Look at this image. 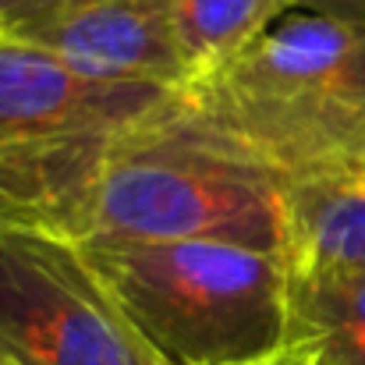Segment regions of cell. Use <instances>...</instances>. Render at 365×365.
Masks as SVG:
<instances>
[{
    "mask_svg": "<svg viewBox=\"0 0 365 365\" xmlns=\"http://www.w3.org/2000/svg\"><path fill=\"white\" fill-rule=\"evenodd\" d=\"M7 36L39 46L93 78L174 93L188 86V64L167 0H61L14 18Z\"/></svg>",
    "mask_w": 365,
    "mask_h": 365,
    "instance_id": "cell-6",
    "label": "cell"
},
{
    "mask_svg": "<svg viewBox=\"0 0 365 365\" xmlns=\"http://www.w3.org/2000/svg\"><path fill=\"white\" fill-rule=\"evenodd\" d=\"M238 365H312V359L302 351V348H280L266 359H252V362H238Z\"/></svg>",
    "mask_w": 365,
    "mask_h": 365,
    "instance_id": "cell-12",
    "label": "cell"
},
{
    "mask_svg": "<svg viewBox=\"0 0 365 365\" xmlns=\"http://www.w3.org/2000/svg\"><path fill=\"white\" fill-rule=\"evenodd\" d=\"M50 4H61V0H4V7H7V18L14 21V18H21V14H29V11H39V7H50ZM11 29V25H7Z\"/></svg>",
    "mask_w": 365,
    "mask_h": 365,
    "instance_id": "cell-13",
    "label": "cell"
},
{
    "mask_svg": "<svg viewBox=\"0 0 365 365\" xmlns=\"http://www.w3.org/2000/svg\"><path fill=\"white\" fill-rule=\"evenodd\" d=\"M178 100L174 89L93 78L68 61L0 36V153L57 156L100 149L153 121Z\"/></svg>",
    "mask_w": 365,
    "mask_h": 365,
    "instance_id": "cell-5",
    "label": "cell"
},
{
    "mask_svg": "<svg viewBox=\"0 0 365 365\" xmlns=\"http://www.w3.org/2000/svg\"><path fill=\"white\" fill-rule=\"evenodd\" d=\"M178 107L277 181L365 163V29L298 7Z\"/></svg>",
    "mask_w": 365,
    "mask_h": 365,
    "instance_id": "cell-1",
    "label": "cell"
},
{
    "mask_svg": "<svg viewBox=\"0 0 365 365\" xmlns=\"http://www.w3.org/2000/svg\"><path fill=\"white\" fill-rule=\"evenodd\" d=\"M7 25H11V18H7V7L0 0V36H7Z\"/></svg>",
    "mask_w": 365,
    "mask_h": 365,
    "instance_id": "cell-14",
    "label": "cell"
},
{
    "mask_svg": "<svg viewBox=\"0 0 365 365\" xmlns=\"http://www.w3.org/2000/svg\"><path fill=\"white\" fill-rule=\"evenodd\" d=\"M163 365H238L287 348L280 255L224 242H78Z\"/></svg>",
    "mask_w": 365,
    "mask_h": 365,
    "instance_id": "cell-3",
    "label": "cell"
},
{
    "mask_svg": "<svg viewBox=\"0 0 365 365\" xmlns=\"http://www.w3.org/2000/svg\"><path fill=\"white\" fill-rule=\"evenodd\" d=\"M287 348L312 365H365V269L291 277Z\"/></svg>",
    "mask_w": 365,
    "mask_h": 365,
    "instance_id": "cell-8",
    "label": "cell"
},
{
    "mask_svg": "<svg viewBox=\"0 0 365 365\" xmlns=\"http://www.w3.org/2000/svg\"><path fill=\"white\" fill-rule=\"evenodd\" d=\"M302 7L327 14V18H337L344 25L365 29V0H302Z\"/></svg>",
    "mask_w": 365,
    "mask_h": 365,
    "instance_id": "cell-11",
    "label": "cell"
},
{
    "mask_svg": "<svg viewBox=\"0 0 365 365\" xmlns=\"http://www.w3.org/2000/svg\"><path fill=\"white\" fill-rule=\"evenodd\" d=\"M93 153L96 149L57 153V156H4L0 153V224L64 231V199Z\"/></svg>",
    "mask_w": 365,
    "mask_h": 365,
    "instance_id": "cell-10",
    "label": "cell"
},
{
    "mask_svg": "<svg viewBox=\"0 0 365 365\" xmlns=\"http://www.w3.org/2000/svg\"><path fill=\"white\" fill-rule=\"evenodd\" d=\"M0 365H11V362H4V359H0Z\"/></svg>",
    "mask_w": 365,
    "mask_h": 365,
    "instance_id": "cell-15",
    "label": "cell"
},
{
    "mask_svg": "<svg viewBox=\"0 0 365 365\" xmlns=\"http://www.w3.org/2000/svg\"><path fill=\"white\" fill-rule=\"evenodd\" d=\"M188 82L217 71L302 0H167Z\"/></svg>",
    "mask_w": 365,
    "mask_h": 365,
    "instance_id": "cell-9",
    "label": "cell"
},
{
    "mask_svg": "<svg viewBox=\"0 0 365 365\" xmlns=\"http://www.w3.org/2000/svg\"><path fill=\"white\" fill-rule=\"evenodd\" d=\"M0 359L163 365L124 319L86 248L61 227L0 224Z\"/></svg>",
    "mask_w": 365,
    "mask_h": 365,
    "instance_id": "cell-4",
    "label": "cell"
},
{
    "mask_svg": "<svg viewBox=\"0 0 365 365\" xmlns=\"http://www.w3.org/2000/svg\"><path fill=\"white\" fill-rule=\"evenodd\" d=\"M280 217L291 277L365 269V163L280 181Z\"/></svg>",
    "mask_w": 365,
    "mask_h": 365,
    "instance_id": "cell-7",
    "label": "cell"
},
{
    "mask_svg": "<svg viewBox=\"0 0 365 365\" xmlns=\"http://www.w3.org/2000/svg\"><path fill=\"white\" fill-rule=\"evenodd\" d=\"M64 231L75 242H224L280 255V181L174 100L86 160L64 199Z\"/></svg>",
    "mask_w": 365,
    "mask_h": 365,
    "instance_id": "cell-2",
    "label": "cell"
}]
</instances>
